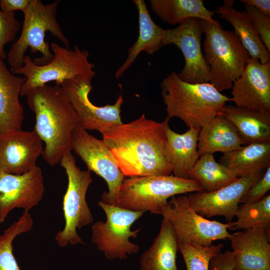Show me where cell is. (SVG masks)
Segmentation results:
<instances>
[{
    "mask_svg": "<svg viewBox=\"0 0 270 270\" xmlns=\"http://www.w3.org/2000/svg\"><path fill=\"white\" fill-rule=\"evenodd\" d=\"M218 162L238 178L252 176L270 166V142L242 146L224 154Z\"/></svg>",
    "mask_w": 270,
    "mask_h": 270,
    "instance_id": "484cf974",
    "label": "cell"
},
{
    "mask_svg": "<svg viewBox=\"0 0 270 270\" xmlns=\"http://www.w3.org/2000/svg\"><path fill=\"white\" fill-rule=\"evenodd\" d=\"M162 215L172 224L178 244L210 246L230 236L232 222L224 224L205 218L190 208L186 195L172 196Z\"/></svg>",
    "mask_w": 270,
    "mask_h": 270,
    "instance_id": "30bf717a",
    "label": "cell"
},
{
    "mask_svg": "<svg viewBox=\"0 0 270 270\" xmlns=\"http://www.w3.org/2000/svg\"><path fill=\"white\" fill-rule=\"evenodd\" d=\"M204 20L190 18L175 28L165 30L164 46L173 44L182 52L185 64L177 74L182 80L191 84L210 82V69L201 47Z\"/></svg>",
    "mask_w": 270,
    "mask_h": 270,
    "instance_id": "4fadbf2b",
    "label": "cell"
},
{
    "mask_svg": "<svg viewBox=\"0 0 270 270\" xmlns=\"http://www.w3.org/2000/svg\"><path fill=\"white\" fill-rule=\"evenodd\" d=\"M132 2L138 12V35L136 40L129 48L128 56L124 64L115 72L116 78L122 76L142 52L152 54L164 46L165 30L154 22L144 0H134Z\"/></svg>",
    "mask_w": 270,
    "mask_h": 270,
    "instance_id": "44dd1931",
    "label": "cell"
},
{
    "mask_svg": "<svg viewBox=\"0 0 270 270\" xmlns=\"http://www.w3.org/2000/svg\"><path fill=\"white\" fill-rule=\"evenodd\" d=\"M160 88L166 118L178 117L188 128L200 129L216 116L222 115L226 102L231 100L210 82H186L174 72L162 80Z\"/></svg>",
    "mask_w": 270,
    "mask_h": 270,
    "instance_id": "3957f363",
    "label": "cell"
},
{
    "mask_svg": "<svg viewBox=\"0 0 270 270\" xmlns=\"http://www.w3.org/2000/svg\"><path fill=\"white\" fill-rule=\"evenodd\" d=\"M204 55L210 69V83L218 92L232 88L250 58L233 31L216 20H204Z\"/></svg>",
    "mask_w": 270,
    "mask_h": 270,
    "instance_id": "5b68a950",
    "label": "cell"
},
{
    "mask_svg": "<svg viewBox=\"0 0 270 270\" xmlns=\"http://www.w3.org/2000/svg\"><path fill=\"white\" fill-rule=\"evenodd\" d=\"M270 190V166L266 168L262 176L244 194L240 202L248 204L256 202L266 196Z\"/></svg>",
    "mask_w": 270,
    "mask_h": 270,
    "instance_id": "836d02e7",
    "label": "cell"
},
{
    "mask_svg": "<svg viewBox=\"0 0 270 270\" xmlns=\"http://www.w3.org/2000/svg\"><path fill=\"white\" fill-rule=\"evenodd\" d=\"M21 27L20 22L16 18V13L6 12L0 10V57L6 58L5 45L15 41Z\"/></svg>",
    "mask_w": 270,
    "mask_h": 270,
    "instance_id": "1f68e13d",
    "label": "cell"
},
{
    "mask_svg": "<svg viewBox=\"0 0 270 270\" xmlns=\"http://www.w3.org/2000/svg\"><path fill=\"white\" fill-rule=\"evenodd\" d=\"M189 178L196 181L206 192L218 190L238 178L227 168L216 162L213 154L200 156L190 172Z\"/></svg>",
    "mask_w": 270,
    "mask_h": 270,
    "instance_id": "83f0119b",
    "label": "cell"
},
{
    "mask_svg": "<svg viewBox=\"0 0 270 270\" xmlns=\"http://www.w3.org/2000/svg\"><path fill=\"white\" fill-rule=\"evenodd\" d=\"M60 2V0H56L44 4L40 0H30L27 8L23 12L24 20L20 34L14 42L7 55L10 70L18 69L23 66L24 59L28 49L33 54L40 52L41 56L32 60L36 65H44L52 61L54 55L49 43L45 40L47 32L61 41L66 48H70L69 40L64 36L56 20Z\"/></svg>",
    "mask_w": 270,
    "mask_h": 270,
    "instance_id": "277c9868",
    "label": "cell"
},
{
    "mask_svg": "<svg viewBox=\"0 0 270 270\" xmlns=\"http://www.w3.org/2000/svg\"><path fill=\"white\" fill-rule=\"evenodd\" d=\"M234 270H270V232L262 227L230 234Z\"/></svg>",
    "mask_w": 270,
    "mask_h": 270,
    "instance_id": "ac0fdd59",
    "label": "cell"
},
{
    "mask_svg": "<svg viewBox=\"0 0 270 270\" xmlns=\"http://www.w3.org/2000/svg\"><path fill=\"white\" fill-rule=\"evenodd\" d=\"M71 148L86 164L88 170L96 173L106 182L108 191L102 194L100 200L114 206L124 176L104 140L78 126L72 134Z\"/></svg>",
    "mask_w": 270,
    "mask_h": 270,
    "instance_id": "7c38bea8",
    "label": "cell"
},
{
    "mask_svg": "<svg viewBox=\"0 0 270 270\" xmlns=\"http://www.w3.org/2000/svg\"><path fill=\"white\" fill-rule=\"evenodd\" d=\"M98 205L105 212L106 220H98L92 226V242L98 249L109 260L124 259L128 254L137 253L139 246L129 238L138 237L140 228L132 230L130 228L144 212L108 204L102 200L98 202Z\"/></svg>",
    "mask_w": 270,
    "mask_h": 270,
    "instance_id": "9c48e42d",
    "label": "cell"
},
{
    "mask_svg": "<svg viewBox=\"0 0 270 270\" xmlns=\"http://www.w3.org/2000/svg\"><path fill=\"white\" fill-rule=\"evenodd\" d=\"M242 144L234 124L222 115H219L200 128L198 152L200 156L216 152L224 154L240 148Z\"/></svg>",
    "mask_w": 270,
    "mask_h": 270,
    "instance_id": "cb8c5ba5",
    "label": "cell"
},
{
    "mask_svg": "<svg viewBox=\"0 0 270 270\" xmlns=\"http://www.w3.org/2000/svg\"><path fill=\"white\" fill-rule=\"evenodd\" d=\"M25 80L13 74L0 57V135L22 130L24 108L19 96Z\"/></svg>",
    "mask_w": 270,
    "mask_h": 270,
    "instance_id": "ffe728a7",
    "label": "cell"
},
{
    "mask_svg": "<svg viewBox=\"0 0 270 270\" xmlns=\"http://www.w3.org/2000/svg\"><path fill=\"white\" fill-rule=\"evenodd\" d=\"M263 174V171H261L249 176L239 178L214 192H195L187 196L188 204L203 217L222 216L228 222H231L239 208L240 199Z\"/></svg>",
    "mask_w": 270,
    "mask_h": 270,
    "instance_id": "9a60e30c",
    "label": "cell"
},
{
    "mask_svg": "<svg viewBox=\"0 0 270 270\" xmlns=\"http://www.w3.org/2000/svg\"><path fill=\"white\" fill-rule=\"evenodd\" d=\"M28 104L35 114L34 130L44 143L42 156L53 166L72 150L71 138L78 116L60 86H44L26 92Z\"/></svg>",
    "mask_w": 270,
    "mask_h": 270,
    "instance_id": "7a4b0ae2",
    "label": "cell"
},
{
    "mask_svg": "<svg viewBox=\"0 0 270 270\" xmlns=\"http://www.w3.org/2000/svg\"><path fill=\"white\" fill-rule=\"evenodd\" d=\"M222 115L235 126L244 145L270 142V114L226 105Z\"/></svg>",
    "mask_w": 270,
    "mask_h": 270,
    "instance_id": "7402d4cb",
    "label": "cell"
},
{
    "mask_svg": "<svg viewBox=\"0 0 270 270\" xmlns=\"http://www.w3.org/2000/svg\"><path fill=\"white\" fill-rule=\"evenodd\" d=\"M245 8L263 44L270 52V18L252 6L245 4Z\"/></svg>",
    "mask_w": 270,
    "mask_h": 270,
    "instance_id": "d6a6232c",
    "label": "cell"
},
{
    "mask_svg": "<svg viewBox=\"0 0 270 270\" xmlns=\"http://www.w3.org/2000/svg\"><path fill=\"white\" fill-rule=\"evenodd\" d=\"M234 0H225L224 4L216 10L222 19L229 22L234 33L250 58L258 60L262 64L270 62V54L256 31L246 11L238 10L233 8Z\"/></svg>",
    "mask_w": 270,
    "mask_h": 270,
    "instance_id": "603a6c76",
    "label": "cell"
},
{
    "mask_svg": "<svg viewBox=\"0 0 270 270\" xmlns=\"http://www.w3.org/2000/svg\"><path fill=\"white\" fill-rule=\"evenodd\" d=\"M178 250L174 227L163 218L158 235L141 256V270H178L176 262Z\"/></svg>",
    "mask_w": 270,
    "mask_h": 270,
    "instance_id": "d4e9b609",
    "label": "cell"
},
{
    "mask_svg": "<svg viewBox=\"0 0 270 270\" xmlns=\"http://www.w3.org/2000/svg\"><path fill=\"white\" fill-rule=\"evenodd\" d=\"M199 191L202 189L194 180L172 174L130 178L122 182L114 206L134 212L162 214L170 197Z\"/></svg>",
    "mask_w": 270,
    "mask_h": 270,
    "instance_id": "8992f818",
    "label": "cell"
},
{
    "mask_svg": "<svg viewBox=\"0 0 270 270\" xmlns=\"http://www.w3.org/2000/svg\"><path fill=\"white\" fill-rule=\"evenodd\" d=\"M236 221L232 222L230 230H248L262 227L270 232V195L260 200L239 206L235 214Z\"/></svg>",
    "mask_w": 270,
    "mask_h": 270,
    "instance_id": "f1b7e54d",
    "label": "cell"
},
{
    "mask_svg": "<svg viewBox=\"0 0 270 270\" xmlns=\"http://www.w3.org/2000/svg\"><path fill=\"white\" fill-rule=\"evenodd\" d=\"M152 10L164 22L180 24L190 18L214 22V10L207 9L202 0H150Z\"/></svg>",
    "mask_w": 270,
    "mask_h": 270,
    "instance_id": "4316f807",
    "label": "cell"
},
{
    "mask_svg": "<svg viewBox=\"0 0 270 270\" xmlns=\"http://www.w3.org/2000/svg\"><path fill=\"white\" fill-rule=\"evenodd\" d=\"M30 0H0V10L6 12L21 10L24 12L27 8Z\"/></svg>",
    "mask_w": 270,
    "mask_h": 270,
    "instance_id": "d590c367",
    "label": "cell"
},
{
    "mask_svg": "<svg viewBox=\"0 0 270 270\" xmlns=\"http://www.w3.org/2000/svg\"><path fill=\"white\" fill-rule=\"evenodd\" d=\"M50 48L54 58L50 62L38 66L29 56H25L22 67L10 70L14 74H22L26 78L20 96H26L30 90L52 81L60 86L64 80L79 76H95L94 65L88 60L87 50H80L77 45L72 50L56 42L51 44Z\"/></svg>",
    "mask_w": 270,
    "mask_h": 270,
    "instance_id": "52a82bcc",
    "label": "cell"
},
{
    "mask_svg": "<svg viewBox=\"0 0 270 270\" xmlns=\"http://www.w3.org/2000/svg\"><path fill=\"white\" fill-rule=\"evenodd\" d=\"M42 142L34 130L0 135V171L22 174L36 168L43 151Z\"/></svg>",
    "mask_w": 270,
    "mask_h": 270,
    "instance_id": "e0dca14e",
    "label": "cell"
},
{
    "mask_svg": "<svg viewBox=\"0 0 270 270\" xmlns=\"http://www.w3.org/2000/svg\"><path fill=\"white\" fill-rule=\"evenodd\" d=\"M240 2L252 6L260 12L270 18V0H240Z\"/></svg>",
    "mask_w": 270,
    "mask_h": 270,
    "instance_id": "8d00e7d4",
    "label": "cell"
},
{
    "mask_svg": "<svg viewBox=\"0 0 270 270\" xmlns=\"http://www.w3.org/2000/svg\"><path fill=\"white\" fill-rule=\"evenodd\" d=\"M232 90L236 106L270 114V62L250 58Z\"/></svg>",
    "mask_w": 270,
    "mask_h": 270,
    "instance_id": "2e32d148",
    "label": "cell"
},
{
    "mask_svg": "<svg viewBox=\"0 0 270 270\" xmlns=\"http://www.w3.org/2000/svg\"><path fill=\"white\" fill-rule=\"evenodd\" d=\"M224 244L200 246L190 244H178L186 270H210V264L213 258L221 252Z\"/></svg>",
    "mask_w": 270,
    "mask_h": 270,
    "instance_id": "4dcf8cb0",
    "label": "cell"
},
{
    "mask_svg": "<svg viewBox=\"0 0 270 270\" xmlns=\"http://www.w3.org/2000/svg\"><path fill=\"white\" fill-rule=\"evenodd\" d=\"M92 75H82L64 80L60 86L78 118L79 126L84 130H97L101 134L106 129L122 123L121 106L124 102L120 94L113 104L96 106L89 98L93 88Z\"/></svg>",
    "mask_w": 270,
    "mask_h": 270,
    "instance_id": "8fae6325",
    "label": "cell"
},
{
    "mask_svg": "<svg viewBox=\"0 0 270 270\" xmlns=\"http://www.w3.org/2000/svg\"><path fill=\"white\" fill-rule=\"evenodd\" d=\"M34 224L29 212H24L18 220L0 234V270H20L12 253V242L18 236L30 230Z\"/></svg>",
    "mask_w": 270,
    "mask_h": 270,
    "instance_id": "f546056e",
    "label": "cell"
},
{
    "mask_svg": "<svg viewBox=\"0 0 270 270\" xmlns=\"http://www.w3.org/2000/svg\"><path fill=\"white\" fill-rule=\"evenodd\" d=\"M60 164L65 170L68 184L62 202L65 225L56 233L55 240L61 247L68 244H84L76 229H80L94 221L86 201L87 190L92 182L90 172L82 170L77 166L71 152L64 155Z\"/></svg>",
    "mask_w": 270,
    "mask_h": 270,
    "instance_id": "ba28073f",
    "label": "cell"
},
{
    "mask_svg": "<svg viewBox=\"0 0 270 270\" xmlns=\"http://www.w3.org/2000/svg\"><path fill=\"white\" fill-rule=\"evenodd\" d=\"M170 119L163 121L166 134L164 152L176 177L189 179V174L200 158L198 152V136L200 129L188 128L183 134H178L170 127Z\"/></svg>",
    "mask_w": 270,
    "mask_h": 270,
    "instance_id": "d6986e66",
    "label": "cell"
},
{
    "mask_svg": "<svg viewBox=\"0 0 270 270\" xmlns=\"http://www.w3.org/2000/svg\"><path fill=\"white\" fill-rule=\"evenodd\" d=\"M44 192L42 172L38 166L22 174L0 171V223L16 208L29 212L40 202Z\"/></svg>",
    "mask_w": 270,
    "mask_h": 270,
    "instance_id": "5bb4252c",
    "label": "cell"
},
{
    "mask_svg": "<svg viewBox=\"0 0 270 270\" xmlns=\"http://www.w3.org/2000/svg\"><path fill=\"white\" fill-rule=\"evenodd\" d=\"M101 134L124 176L172 174L164 156L166 134L163 122L148 119L142 114L130 122L111 126Z\"/></svg>",
    "mask_w": 270,
    "mask_h": 270,
    "instance_id": "6da1fadb",
    "label": "cell"
},
{
    "mask_svg": "<svg viewBox=\"0 0 270 270\" xmlns=\"http://www.w3.org/2000/svg\"><path fill=\"white\" fill-rule=\"evenodd\" d=\"M234 257L233 251L220 252L210 260V270H234Z\"/></svg>",
    "mask_w": 270,
    "mask_h": 270,
    "instance_id": "e575fe53",
    "label": "cell"
}]
</instances>
